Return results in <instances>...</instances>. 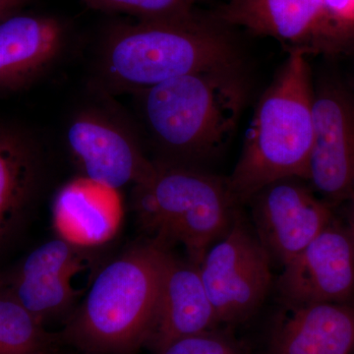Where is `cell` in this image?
Wrapping results in <instances>:
<instances>
[{"instance_id":"cell-1","label":"cell","mask_w":354,"mask_h":354,"mask_svg":"<svg viewBox=\"0 0 354 354\" xmlns=\"http://www.w3.org/2000/svg\"><path fill=\"white\" fill-rule=\"evenodd\" d=\"M228 29L214 14L197 10L118 23L97 43L87 85L116 97L187 74L239 66L241 55Z\"/></svg>"},{"instance_id":"cell-2","label":"cell","mask_w":354,"mask_h":354,"mask_svg":"<svg viewBox=\"0 0 354 354\" xmlns=\"http://www.w3.org/2000/svg\"><path fill=\"white\" fill-rule=\"evenodd\" d=\"M247 95L239 66L176 77L133 94L152 160L205 169L234 136Z\"/></svg>"},{"instance_id":"cell-3","label":"cell","mask_w":354,"mask_h":354,"mask_svg":"<svg viewBox=\"0 0 354 354\" xmlns=\"http://www.w3.org/2000/svg\"><path fill=\"white\" fill-rule=\"evenodd\" d=\"M314 88L302 51H290L262 95L234 171L227 178L235 201L286 178L307 181L314 139Z\"/></svg>"},{"instance_id":"cell-4","label":"cell","mask_w":354,"mask_h":354,"mask_svg":"<svg viewBox=\"0 0 354 354\" xmlns=\"http://www.w3.org/2000/svg\"><path fill=\"white\" fill-rule=\"evenodd\" d=\"M165 248L136 244L95 277L64 332L91 354H132L147 344L157 311Z\"/></svg>"},{"instance_id":"cell-5","label":"cell","mask_w":354,"mask_h":354,"mask_svg":"<svg viewBox=\"0 0 354 354\" xmlns=\"http://www.w3.org/2000/svg\"><path fill=\"white\" fill-rule=\"evenodd\" d=\"M236 205L227 178L194 167L153 162L133 186V206L148 241L169 250L183 246L197 266L230 230Z\"/></svg>"},{"instance_id":"cell-6","label":"cell","mask_w":354,"mask_h":354,"mask_svg":"<svg viewBox=\"0 0 354 354\" xmlns=\"http://www.w3.org/2000/svg\"><path fill=\"white\" fill-rule=\"evenodd\" d=\"M62 138L80 177L109 189L134 186L153 171L135 116L87 84L65 116Z\"/></svg>"},{"instance_id":"cell-7","label":"cell","mask_w":354,"mask_h":354,"mask_svg":"<svg viewBox=\"0 0 354 354\" xmlns=\"http://www.w3.org/2000/svg\"><path fill=\"white\" fill-rule=\"evenodd\" d=\"M272 260L255 232L239 214L227 234L209 247L200 276L220 324L253 315L272 285Z\"/></svg>"},{"instance_id":"cell-8","label":"cell","mask_w":354,"mask_h":354,"mask_svg":"<svg viewBox=\"0 0 354 354\" xmlns=\"http://www.w3.org/2000/svg\"><path fill=\"white\" fill-rule=\"evenodd\" d=\"M214 16L307 55L339 51L354 37V27L335 20L325 0H228Z\"/></svg>"},{"instance_id":"cell-9","label":"cell","mask_w":354,"mask_h":354,"mask_svg":"<svg viewBox=\"0 0 354 354\" xmlns=\"http://www.w3.org/2000/svg\"><path fill=\"white\" fill-rule=\"evenodd\" d=\"M77 50L73 27L58 16L18 12L0 21V97L41 82Z\"/></svg>"},{"instance_id":"cell-10","label":"cell","mask_w":354,"mask_h":354,"mask_svg":"<svg viewBox=\"0 0 354 354\" xmlns=\"http://www.w3.org/2000/svg\"><path fill=\"white\" fill-rule=\"evenodd\" d=\"M314 139L307 181L328 204L354 195V95L337 81L314 88Z\"/></svg>"},{"instance_id":"cell-11","label":"cell","mask_w":354,"mask_h":354,"mask_svg":"<svg viewBox=\"0 0 354 354\" xmlns=\"http://www.w3.org/2000/svg\"><path fill=\"white\" fill-rule=\"evenodd\" d=\"M302 179L286 178L261 189L252 203L255 234L271 260L285 267L333 221L329 204Z\"/></svg>"},{"instance_id":"cell-12","label":"cell","mask_w":354,"mask_h":354,"mask_svg":"<svg viewBox=\"0 0 354 354\" xmlns=\"http://www.w3.org/2000/svg\"><path fill=\"white\" fill-rule=\"evenodd\" d=\"M43 133L20 120L0 118V248L12 241L50 183Z\"/></svg>"},{"instance_id":"cell-13","label":"cell","mask_w":354,"mask_h":354,"mask_svg":"<svg viewBox=\"0 0 354 354\" xmlns=\"http://www.w3.org/2000/svg\"><path fill=\"white\" fill-rule=\"evenodd\" d=\"M283 269L277 291L286 308L353 301L354 241L348 227L330 221Z\"/></svg>"},{"instance_id":"cell-14","label":"cell","mask_w":354,"mask_h":354,"mask_svg":"<svg viewBox=\"0 0 354 354\" xmlns=\"http://www.w3.org/2000/svg\"><path fill=\"white\" fill-rule=\"evenodd\" d=\"M84 247L62 237L44 242L21 263L11 281L9 297L41 323L59 315L75 302L74 279L84 268Z\"/></svg>"},{"instance_id":"cell-15","label":"cell","mask_w":354,"mask_h":354,"mask_svg":"<svg viewBox=\"0 0 354 354\" xmlns=\"http://www.w3.org/2000/svg\"><path fill=\"white\" fill-rule=\"evenodd\" d=\"M218 324L199 266L165 249L157 311L147 344L158 353L181 337L215 330Z\"/></svg>"},{"instance_id":"cell-16","label":"cell","mask_w":354,"mask_h":354,"mask_svg":"<svg viewBox=\"0 0 354 354\" xmlns=\"http://www.w3.org/2000/svg\"><path fill=\"white\" fill-rule=\"evenodd\" d=\"M269 354H354V302H323L286 308Z\"/></svg>"},{"instance_id":"cell-17","label":"cell","mask_w":354,"mask_h":354,"mask_svg":"<svg viewBox=\"0 0 354 354\" xmlns=\"http://www.w3.org/2000/svg\"><path fill=\"white\" fill-rule=\"evenodd\" d=\"M116 193L83 177L65 184L53 205V223L60 237L84 248L109 241L120 221Z\"/></svg>"},{"instance_id":"cell-18","label":"cell","mask_w":354,"mask_h":354,"mask_svg":"<svg viewBox=\"0 0 354 354\" xmlns=\"http://www.w3.org/2000/svg\"><path fill=\"white\" fill-rule=\"evenodd\" d=\"M53 337L9 295H0V354H48Z\"/></svg>"},{"instance_id":"cell-19","label":"cell","mask_w":354,"mask_h":354,"mask_svg":"<svg viewBox=\"0 0 354 354\" xmlns=\"http://www.w3.org/2000/svg\"><path fill=\"white\" fill-rule=\"evenodd\" d=\"M91 8L133 16L136 20L176 17L197 10L203 0H82Z\"/></svg>"},{"instance_id":"cell-20","label":"cell","mask_w":354,"mask_h":354,"mask_svg":"<svg viewBox=\"0 0 354 354\" xmlns=\"http://www.w3.org/2000/svg\"><path fill=\"white\" fill-rule=\"evenodd\" d=\"M156 354H242L241 349L228 335L215 330L181 337Z\"/></svg>"},{"instance_id":"cell-21","label":"cell","mask_w":354,"mask_h":354,"mask_svg":"<svg viewBox=\"0 0 354 354\" xmlns=\"http://www.w3.org/2000/svg\"><path fill=\"white\" fill-rule=\"evenodd\" d=\"M325 4L335 20L354 27V0H325Z\"/></svg>"},{"instance_id":"cell-22","label":"cell","mask_w":354,"mask_h":354,"mask_svg":"<svg viewBox=\"0 0 354 354\" xmlns=\"http://www.w3.org/2000/svg\"><path fill=\"white\" fill-rule=\"evenodd\" d=\"M32 1V0H0V21L20 12L23 7Z\"/></svg>"},{"instance_id":"cell-23","label":"cell","mask_w":354,"mask_h":354,"mask_svg":"<svg viewBox=\"0 0 354 354\" xmlns=\"http://www.w3.org/2000/svg\"><path fill=\"white\" fill-rule=\"evenodd\" d=\"M349 209H348V230L353 235L354 241V195L351 199L348 200Z\"/></svg>"},{"instance_id":"cell-24","label":"cell","mask_w":354,"mask_h":354,"mask_svg":"<svg viewBox=\"0 0 354 354\" xmlns=\"http://www.w3.org/2000/svg\"><path fill=\"white\" fill-rule=\"evenodd\" d=\"M1 288H2V283H1V281H0V295H2V292H1Z\"/></svg>"}]
</instances>
